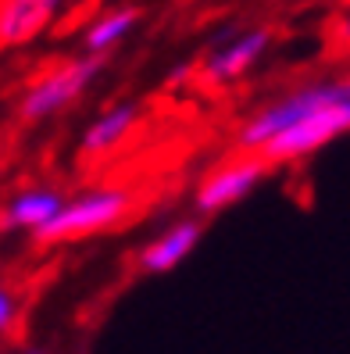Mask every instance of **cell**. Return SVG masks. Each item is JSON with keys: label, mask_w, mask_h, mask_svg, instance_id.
I'll return each mask as SVG.
<instances>
[{"label": "cell", "mask_w": 350, "mask_h": 354, "mask_svg": "<svg viewBox=\"0 0 350 354\" xmlns=\"http://www.w3.org/2000/svg\"><path fill=\"white\" fill-rule=\"evenodd\" d=\"M133 212V194L118 190V186H97V190H82L75 197H65L61 212L36 229V243H68V240H86L104 229L118 225Z\"/></svg>", "instance_id": "6da1fadb"}, {"label": "cell", "mask_w": 350, "mask_h": 354, "mask_svg": "<svg viewBox=\"0 0 350 354\" xmlns=\"http://www.w3.org/2000/svg\"><path fill=\"white\" fill-rule=\"evenodd\" d=\"M343 93H350V79H322V82H311V86H300V90H293V93L279 97L275 104L261 108L254 118H246L243 126H240V133H236L240 151L257 154L269 140H275L279 133H286L290 126H297L300 118H307L311 111H318L322 104L340 100Z\"/></svg>", "instance_id": "7a4b0ae2"}, {"label": "cell", "mask_w": 350, "mask_h": 354, "mask_svg": "<svg viewBox=\"0 0 350 354\" xmlns=\"http://www.w3.org/2000/svg\"><path fill=\"white\" fill-rule=\"evenodd\" d=\"M100 72H104V54L72 57L65 65L43 72L39 79H32L29 90L22 93L18 115H22V122H47L50 115L72 108V104L93 86V79Z\"/></svg>", "instance_id": "3957f363"}, {"label": "cell", "mask_w": 350, "mask_h": 354, "mask_svg": "<svg viewBox=\"0 0 350 354\" xmlns=\"http://www.w3.org/2000/svg\"><path fill=\"white\" fill-rule=\"evenodd\" d=\"M347 133H350V93H343L340 100L322 104L318 111L300 118L297 126H290L286 133H279L275 140H269L257 154L269 165L300 161V158L322 151L325 143H333L336 136H347Z\"/></svg>", "instance_id": "277c9868"}, {"label": "cell", "mask_w": 350, "mask_h": 354, "mask_svg": "<svg viewBox=\"0 0 350 354\" xmlns=\"http://www.w3.org/2000/svg\"><path fill=\"white\" fill-rule=\"evenodd\" d=\"M269 169L272 165L261 154H243V158H233V161L218 165V169H211L193 194L197 215H218L225 207L240 204L243 197H251L257 190V183L269 176Z\"/></svg>", "instance_id": "5b68a950"}, {"label": "cell", "mask_w": 350, "mask_h": 354, "mask_svg": "<svg viewBox=\"0 0 350 354\" xmlns=\"http://www.w3.org/2000/svg\"><path fill=\"white\" fill-rule=\"evenodd\" d=\"M272 47V29H251V32H236L229 36L222 47H215L208 54V61L200 65V79L208 86H225L236 82L240 75H246L257 61L264 57V50Z\"/></svg>", "instance_id": "8992f818"}, {"label": "cell", "mask_w": 350, "mask_h": 354, "mask_svg": "<svg viewBox=\"0 0 350 354\" xmlns=\"http://www.w3.org/2000/svg\"><path fill=\"white\" fill-rule=\"evenodd\" d=\"M68 0H0V47H26L61 15Z\"/></svg>", "instance_id": "52a82bcc"}, {"label": "cell", "mask_w": 350, "mask_h": 354, "mask_svg": "<svg viewBox=\"0 0 350 354\" xmlns=\"http://www.w3.org/2000/svg\"><path fill=\"white\" fill-rule=\"evenodd\" d=\"M65 204V194L57 186H29V190H18L4 201L0 207V229L8 233H36L43 229Z\"/></svg>", "instance_id": "ba28073f"}, {"label": "cell", "mask_w": 350, "mask_h": 354, "mask_svg": "<svg viewBox=\"0 0 350 354\" xmlns=\"http://www.w3.org/2000/svg\"><path fill=\"white\" fill-rule=\"evenodd\" d=\"M136 122H139V104L136 100L111 104V108L100 111L86 126V133H82V143H79L82 158H104V154L118 151L121 143L129 140V133L136 129Z\"/></svg>", "instance_id": "9c48e42d"}, {"label": "cell", "mask_w": 350, "mask_h": 354, "mask_svg": "<svg viewBox=\"0 0 350 354\" xmlns=\"http://www.w3.org/2000/svg\"><path fill=\"white\" fill-rule=\"evenodd\" d=\"M200 222L186 218V222H175L172 229H164V233L157 240H150L147 247L139 251V268L147 276H164L172 272V268H179L182 261H186L193 254V247L200 243Z\"/></svg>", "instance_id": "30bf717a"}, {"label": "cell", "mask_w": 350, "mask_h": 354, "mask_svg": "<svg viewBox=\"0 0 350 354\" xmlns=\"http://www.w3.org/2000/svg\"><path fill=\"white\" fill-rule=\"evenodd\" d=\"M136 26H139V8L108 11V15H100L97 22L86 29V36H82V47H86V54H108V50L118 47Z\"/></svg>", "instance_id": "8fae6325"}, {"label": "cell", "mask_w": 350, "mask_h": 354, "mask_svg": "<svg viewBox=\"0 0 350 354\" xmlns=\"http://www.w3.org/2000/svg\"><path fill=\"white\" fill-rule=\"evenodd\" d=\"M18 319H22V301L8 283H0V337H11L18 329Z\"/></svg>", "instance_id": "7c38bea8"}, {"label": "cell", "mask_w": 350, "mask_h": 354, "mask_svg": "<svg viewBox=\"0 0 350 354\" xmlns=\"http://www.w3.org/2000/svg\"><path fill=\"white\" fill-rule=\"evenodd\" d=\"M190 72H193V65H190V61H186V65H179V68L168 75V86H179L182 79H190Z\"/></svg>", "instance_id": "4fadbf2b"}, {"label": "cell", "mask_w": 350, "mask_h": 354, "mask_svg": "<svg viewBox=\"0 0 350 354\" xmlns=\"http://www.w3.org/2000/svg\"><path fill=\"white\" fill-rule=\"evenodd\" d=\"M340 36H343V39H350V11L343 15V22H340Z\"/></svg>", "instance_id": "5bb4252c"}, {"label": "cell", "mask_w": 350, "mask_h": 354, "mask_svg": "<svg viewBox=\"0 0 350 354\" xmlns=\"http://www.w3.org/2000/svg\"><path fill=\"white\" fill-rule=\"evenodd\" d=\"M18 354H47V351H43V347H22Z\"/></svg>", "instance_id": "9a60e30c"}, {"label": "cell", "mask_w": 350, "mask_h": 354, "mask_svg": "<svg viewBox=\"0 0 350 354\" xmlns=\"http://www.w3.org/2000/svg\"><path fill=\"white\" fill-rule=\"evenodd\" d=\"M343 4H350V0H343Z\"/></svg>", "instance_id": "2e32d148"}]
</instances>
